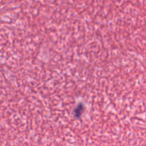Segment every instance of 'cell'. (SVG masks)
<instances>
[{"mask_svg":"<svg viewBox=\"0 0 146 146\" xmlns=\"http://www.w3.org/2000/svg\"><path fill=\"white\" fill-rule=\"evenodd\" d=\"M84 106H83L82 104H80L78 107L76 108L75 111V114H76V117H79L80 115H81V113H83V111H84Z\"/></svg>","mask_w":146,"mask_h":146,"instance_id":"cell-1","label":"cell"}]
</instances>
